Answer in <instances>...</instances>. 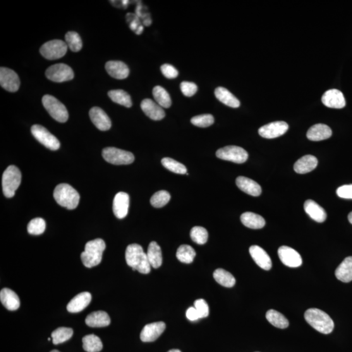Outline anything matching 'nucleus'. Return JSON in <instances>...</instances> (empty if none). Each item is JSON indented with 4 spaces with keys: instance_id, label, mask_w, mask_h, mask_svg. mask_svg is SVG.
I'll return each instance as SVG.
<instances>
[{
    "instance_id": "obj_1",
    "label": "nucleus",
    "mask_w": 352,
    "mask_h": 352,
    "mask_svg": "<svg viewBox=\"0 0 352 352\" xmlns=\"http://www.w3.org/2000/svg\"><path fill=\"white\" fill-rule=\"evenodd\" d=\"M126 260L129 266L133 268V271H138L142 274H148L150 272L151 265L147 254L144 253L140 245L131 244L127 247Z\"/></svg>"
},
{
    "instance_id": "obj_2",
    "label": "nucleus",
    "mask_w": 352,
    "mask_h": 352,
    "mask_svg": "<svg viewBox=\"0 0 352 352\" xmlns=\"http://www.w3.org/2000/svg\"><path fill=\"white\" fill-rule=\"evenodd\" d=\"M308 324L314 329L323 334H329L334 331L335 324L329 316L318 308H309L305 313Z\"/></svg>"
},
{
    "instance_id": "obj_3",
    "label": "nucleus",
    "mask_w": 352,
    "mask_h": 352,
    "mask_svg": "<svg viewBox=\"0 0 352 352\" xmlns=\"http://www.w3.org/2000/svg\"><path fill=\"white\" fill-rule=\"evenodd\" d=\"M105 248L106 244L102 239L88 241L86 244L85 251L81 254V259L85 266L92 268L99 265L101 262Z\"/></svg>"
},
{
    "instance_id": "obj_4",
    "label": "nucleus",
    "mask_w": 352,
    "mask_h": 352,
    "mask_svg": "<svg viewBox=\"0 0 352 352\" xmlns=\"http://www.w3.org/2000/svg\"><path fill=\"white\" fill-rule=\"evenodd\" d=\"M54 198L61 206L68 210H74L77 208L80 195L73 187L66 183H61L54 189Z\"/></svg>"
},
{
    "instance_id": "obj_5",
    "label": "nucleus",
    "mask_w": 352,
    "mask_h": 352,
    "mask_svg": "<svg viewBox=\"0 0 352 352\" xmlns=\"http://www.w3.org/2000/svg\"><path fill=\"white\" fill-rule=\"evenodd\" d=\"M21 179V172L17 167L11 165L7 168L2 176V188L6 197H13L20 185Z\"/></svg>"
},
{
    "instance_id": "obj_6",
    "label": "nucleus",
    "mask_w": 352,
    "mask_h": 352,
    "mask_svg": "<svg viewBox=\"0 0 352 352\" xmlns=\"http://www.w3.org/2000/svg\"><path fill=\"white\" fill-rule=\"evenodd\" d=\"M42 102L45 109L55 120L65 123L68 120L69 114L68 110L59 100L52 95H46L43 96Z\"/></svg>"
},
{
    "instance_id": "obj_7",
    "label": "nucleus",
    "mask_w": 352,
    "mask_h": 352,
    "mask_svg": "<svg viewBox=\"0 0 352 352\" xmlns=\"http://www.w3.org/2000/svg\"><path fill=\"white\" fill-rule=\"evenodd\" d=\"M102 157L107 162L115 165L129 164L135 160L133 153L112 147L102 150Z\"/></svg>"
},
{
    "instance_id": "obj_8",
    "label": "nucleus",
    "mask_w": 352,
    "mask_h": 352,
    "mask_svg": "<svg viewBox=\"0 0 352 352\" xmlns=\"http://www.w3.org/2000/svg\"><path fill=\"white\" fill-rule=\"evenodd\" d=\"M66 43L61 40L55 39L45 43L40 49L42 56L49 60H55L64 57L68 51Z\"/></svg>"
},
{
    "instance_id": "obj_9",
    "label": "nucleus",
    "mask_w": 352,
    "mask_h": 352,
    "mask_svg": "<svg viewBox=\"0 0 352 352\" xmlns=\"http://www.w3.org/2000/svg\"><path fill=\"white\" fill-rule=\"evenodd\" d=\"M216 156L222 160L242 164L248 159L249 155L243 148L239 146H229L217 150Z\"/></svg>"
},
{
    "instance_id": "obj_10",
    "label": "nucleus",
    "mask_w": 352,
    "mask_h": 352,
    "mask_svg": "<svg viewBox=\"0 0 352 352\" xmlns=\"http://www.w3.org/2000/svg\"><path fill=\"white\" fill-rule=\"evenodd\" d=\"M31 131L36 140L51 150H57L60 147V142L56 136L50 133L44 127L39 125H34L31 128Z\"/></svg>"
},
{
    "instance_id": "obj_11",
    "label": "nucleus",
    "mask_w": 352,
    "mask_h": 352,
    "mask_svg": "<svg viewBox=\"0 0 352 352\" xmlns=\"http://www.w3.org/2000/svg\"><path fill=\"white\" fill-rule=\"evenodd\" d=\"M45 75L55 82H64L73 80L74 72L70 67L64 64L53 65L47 69Z\"/></svg>"
},
{
    "instance_id": "obj_12",
    "label": "nucleus",
    "mask_w": 352,
    "mask_h": 352,
    "mask_svg": "<svg viewBox=\"0 0 352 352\" xmlns=\"http://www.w3.org/2000/svg\"><path fill=\"white\" fill-rule=\"evenodd\" d=\"M0 85L9 92H16L20 88V79L15 72L2 67L0 69Z\"/></svg>"
},
{
    "instance_id": "obj_13",
    "label": "nucleus",
    "mask_w": 352,
    "mask_h": 352,
    "mask_svg": "<svg viewBox=\"0 0 352 352\" xmlns=\"http://www.w3.org/2000/svg\"><path fill=\"white\" fill-rule=\"evenodd\" d=\"M278 255L283 264L289 267H298L302 264V258L294 249L282 246L278 250Z\"/></svg>"
},
{
    "instance_id": "obj_14",
    "label": "nucleus",
    "mask_w": 352,
    "mask_h": 352,
    "mask_svg": "<svg viewBox=\"0 0 352 352\" xmlns=\"http://www.w3.org/2000/svg\"><path fill=\"white\" fill-rule=\"evenodd\" d=\"M288 125L284 121H275L263 126L258 130V133L263 138L272 139L279 137L286 133Z\"/></svg>"
},
{
    "instance_id": "obj_15",
    "label": "nucleus",
    "mask_w": 352,
    "mask_h": 352,
    "mask_svg": "<svg viewBox=\"0 0 352 352\" xmlns=\"http://www.w3.org/2000/svg\"><path fill=\"white\" fill-rule=\"evenodd\" d=\"M323 104L331 109H341L346 106L343 93L336 89L327 90L322 97Z\"/></svg>"
},
{
    "instance_id": "obj_16",
    "label": "nucleus",
    "mask_w": 352,
    "mask_h": 352,
    "mask_svg": "<svg viewBox=\"0 0 352 352\" xmlns=\"http://www.w3.org/2000/svg\"><path fill=\"white\" fill-rule=\"evenodd\" d=\"M166 329V324L162 322L152 323L145 325L140 334L141 341L150 342L156 341Z\"/></svg>"
},
{
    "instance_id": "obj_17",
    "label": "nucleus",
    "mask_w": 352,
    "mask_h": 352,
    "mask_svg": "<svg viewBox=\"0 0 352 352\" xmlns=\"http://www.w3.org/2000/svg\"><path fill=\"white\" fill-rule=\"evenodd\" d=\"M90 117L93 123L99 130L105 131L111 129L112 126L111 119L108 116L106 112L100 108L93 107L90 111Z\"/></svg>"
},
{
    "instance_id": "obj_18",
    "label": "nucleus",
    "mask_w": 352,
    "mask_h": 352,
    "mask_svg": "<svg viewBox=\"0 0 352 352\" xmlns=\"http://www.w3.org/2000/svg\"><path fill=\"white\" fill-rule=\"evenodd\" d=\"M249 253L258 266L266 271L272 269V260L268 254L262 247L258 245L251 246L249 249Z\"/></svg>"
},
{
    "instance_id": "obj_19",
    "label": "nucleus",
    "mask_w": 352,
    "mask_h": 352,
    "mask_svg": "<svg viewBox=\"0 0 352 352\" xmlns=\"http://www.w3.org/2000/svg\"><path fill=\"white\" fill-rule=\"evenodd\" d=\"M129 196L128 193L119 192L115 196L113 212L117 219H122L128 214Z\"/></svg>"
},
{
    "instance_id": "obj_20",
    "label": "nucleus",
    "mask_w": 352,
    "mask_h": 352,
    "mask_svg": "<svg viewBox=\"0 0 352 352\" xmlns=\"http://www.w3.org/2000/svg\"><path fill=\"white\" fill-rule=\"evenodd\" d=\"M141 109L148 117L153 120L159 121L163 119L165 112L162 108L150 99H146L141 102Z\"/></svg>"
},
{
    "instance_id": "obj_21",
    "label": "nucleus",
    "mask_w": 352,
    "mask_h": 352,
    "mask_svg": "<svg viewBox=\"0 0 352 352\" xmlns=\"http://www.w3.org/2000/svg\"><path fill=\"white\" fill-rule=\"evenodd\" d=\"M91 301L92 294L88 292H82L71 299L67 306V309L71 313H80L89 305Z\"/></svg>"
},
{
    "instance_id": "obj_22",
    "label": "nucleus",
    "mask_w": 352,
    "mask_h": 352,
    "mask_svg": "<svg viewBox=\"0 0 352 352\" xmlns=\"http://www.w3.org/2000/svg\"><path fill=\"white\" fill-rule=\"evenodd\" d=\"M105 69L110 75L118 80L128 78L129 69L127 65L120 61H109L105 65Z\"/></svg>"
},
{
    "instance_id": "obj_23",
    "label": "nucleus",
    "mask_w": 352,
    "mask_h": 352,
    "mask_svg": "<svg viewBox=\"0 0 352 352\" xmlns=\"http://www.w3.org/2000/svg\"><path fill=\"white\" fill-rule=\"evenodd\" d=\"M332 135L331 128L327 125L318 123L311 127L306 133V137L312 141L326 140Z\"/></svg>"
},
{
    "instance_id": "obj_24",
    "label": "nucleus",
    "mask_w": 352,
    "mask_h": 352,
    "mask_svg": "<svg viewBox=\"0 0 352 352\" xmlns=\"http://www.w3.org/2000/svg\"><path fill=\"white\" fill-rule=\"evenodd\" d=\"M304 210L311 219L318 222H323L326 220L327 214L324 208L313 200H306L304 203Z\"/></svg>"
},
{
    "instance_id": "obj_25",
    "label": "nucleus",
    "mask_w": 352,
    "mask_h": 352,
    "mask_svg": "<svg viewBox=\"0 0 352 352\" xmlns=\"http://www.w3.org/2000/svg\"><path fill=\"white\" fill-rule=\"evenodd\" d=\"M236 185L240 190L251 196H258L262 193L259 184L246 177H238L236 179Z\"/></svg>"
},
{
    "instance_id": "obj_26",
    "label": "nucleus",
    "mask_w": 352,
    "mask_h": 352,
    "mask_svg": "<svg viewBox=\"0 0 352 352\" xmlns=\"http://www.w3.org/2000/svg\"><path fill=\"white\" fill-rule=\"evenodd\" d=\"M0 300L9 310H16L20 307V302L17 294L11 289L4 288L0 292Z\"/></svg>"
},
{
    "instance_id": "obj_27",
    "label": "nucleus",
    "mask_w": 352,
    "mask_h": 352,
    "mask_svg": "<svg viewBox=\"0 0 352 352\" xmlns=\"http://www.w3.org/2000/svg\"><path fill=\"white\" fill-rule=\"evenodd\" d=\"M318 163L317 157L313 155H306L296 162L294 169L298 174H306L315 170L318 166Z\"/></svg>"
},
{
    "instance_id": "obj_28",
    "label": "nucleus",
    "mask_w": 352,
    "mask_h": 352,
    "mask_svg": "<svg viewBox=\"0 0 352 352\" xmlns=\"http://www.w3.org/2000/svg\"><path fill=\"white\" fill-rule=\"evenodd\" d=\"M85 322L86 325L91 327H104L111 324V318L106 312L97 311L90 314Z\"/></svg>"
},
{
    "instance_id": "obj_29",
    "label": "nucleus",
    "mask_w": 352,
    "mask_h": 352,
    "mask_svg": "<svg viewBox=\"0 0 352 352\" xmlns=\"http://www.w3.org/2000/svg\"><path fill=\"white\" fill-rule=\"evenodd\" d=\"M337 279L343 282L352 281V256H349L342 261L335 271Z\"/></svg>"
},
{
    "instance_id": "obj_30",
    "label": "nucleus",
    "mask_w": 352,
    "mask_h": 352,
    "mask_svg": "<svg viewBox=\"0 0 352 352\" xmlns=\"http://www.w3.org/2000/svg\"><path fill=\"white\" fill-rule=\"evenodd\" d=\"M241 221L244 226L251 229H261L265 225V221L262 216L252 212L242 214Z\"/></svg>"
},
{
    "instance_id": "obj_31",
    "label": "nucleus",
    "mask_w": 352,
    "mask_h": 352,
    "mask_svg": "<svg viewBox=\"0 0 352 352\" xmlns=\"http://www.w3.org/2000/svg\"><path fill=\"white\" fill-rule=\"evenodd\" d=\"M215 95L218 100L226 106L231 108H238L240 106V101L226 88H216L215 90Z\"/></svg>"
},
{
    "instance_id": "obj_32",
    "label": "nucleus",
    "mask_w": 352,
    "mask_h": 352,
    "mask_svg": "<svg viewBox=\"0 0 352 352\" xmlns=\"http://www.w3.org/2000/svg\"><path fill=\"white\" fill-rule=\"evenodd\" d=\"M147 256L151 266L155 269L161 266L162 263L161 249L156 242H151L148 246Z\"/></svg>"
},
{
    "instance_id": "obj_33",
    "label": "nucleus",
    "mask_w": 352,
    "mask_h": 352,
    "mask_svg": "<svg viewBox=\"0 0 352 352\" xmlns=\"http://www.w3.org/2000/svg\"><path fill=\"white\" fill-rule=\"evenodd\" d=\"M265 317L271 324L279 329H285L289 326L288 319L282 314L277 310L273 309L268 310Z\"/></svg>"
},
{
    "instance_id": "obj_34",
    "label": "nucleus",
    "mask_w": 352,
    "mask_h": 352,
    "mask_svg": "<svg viewBox=\"0 0 352 352\" xmlns=\"http://www.w3.org/2000/svg\"><path fill=\"white\" fill-rule=\"evenodd\" d=\"M153 95L155 101L162 108L168 109V108L171 107L172 105L171 96H170L167 91L162 86H155L153 90Z\"/></svg>"
},
{
    "instance_id": "obj_35",
    "label": "nucleus",
    "mask_w": 352,
    "mask_h": 352,
    "mask_svg": "<svg viewBox=\"0 0 352 352\" xmlns=\"http://www.w3.org/2000/svg\"><path fill=\"white\" fill-rule=\"evenodd\" d=\"M214 277L218 283L226 288H232L236 284V279L231 273L222 269H217L214 273Z\"/></svg>"
},
{
    "instance_id": "obj_36",
    "label": "nucleus",
    "mask_w": 352,
    "mask_h": 352,
    "mask_svg": "<svg viewBox=\"0 0 352 352\" xmlns=\"http://www.w3.org/2000/svg\"><path fill=\"white\" fill-rule=\"evenodd\" d=\"M83 348L87 352H99L102 349V341L99 337L91 334L82 339Z\"/></svg>"
},
{
    "instance_id": "obj_37",
    "label": "nucleus",
    "mask_w": 352,
    "mask_h": 352,
    "mask_svg": "<svg viewBox=\"0 0 352 352\" xmlns=\"http://www.w3.org/2000/svg\"><path fill=\"white\" fill-rule=\"evenodd\" d=\"M112 101L116 103L121 105L127 108H130L133 105L130 95L128 93L122 90H116L110 91L108 93Z\"/></svg>"
},
{
    "instance_id": "obj_38",
    "label": "nucleus",
    "mask_w": 352,
    "mask_h": 352,
    "mask_svg": "<svg viewBox=\"0 0 352 352\" xmlns=\"http://www.w3.org/2000/svg\"><path fill=\"white\" fill-rule=\"evenodd\" d=\"M73 330L69 327H59L52 332L51 335L54 344L64 343L68 341L73 336Z\"/></svg>"
},
{
    "instance_id": "obj_39",
    "label": "nucleus",
    "mask_w": 352,
    "mask_h": 352,
    "mask_svg": "<svg viewBox=\"0 0 352 352\" xmlns=\"http://www.w3.org/2000/svg\"><path fill=\"white\" fill-rule=\"evenodd\" d=\"M195 251L192 246L183 245L179 246L177 251L176 256L179 261L182 263H191L193 262L196 256Z\"/></svg>"
},
{
    "instance_id": "obj_40",
    "label": "nucleus",
    "mask_w": 352,
    "mask_h": 352,
    "mask_svg": "<svg viewBox=\"0 0 352 352\" xmlns=\"http://www.w3.org/2000/svg\"><path fill=\"white\" fill-rule=\"evenodd\" d=\"M161 163L163 165L165 169L169 170V171L174 172V173L179 174H185L188 173L187 172L188 170H187L185 165L176 161V160L171 159V158H163L161 160Z\"/></svg>"
},
{
    "instance_id": "obj_41",
    "label": "nucleus",
    "mask_w": 352,
    "mask_h": 352,
    "mask_svg": "<svg viewBox=\"0 0 352 352\" xmlns=\"http://www.w3.org/2000/svg\"><path fill=\"white\" fill-rule=\"evenodd\" d=\"M66 44L73 52L80 51L82 48V39L75 32H69L66 35Z\"/></svg>"
},
{
    "instance_id": "obj_42",
    "label": "nucleus",
    "mask_w": 352,
    "mask_h": 352,
    "mask_svg": "<svg viewBox=\"0 0 352 352\" xmlns=\"http://www.w3.org/2000/svg\"><path fill=\"white\" fill-rule=\"evenodd\" d=\"M171 196L166 191H159L151 198V204L154 208H160L164 206L171 200Z\"/></svg>"
},
{
    "instance_id": "obj_43",
    "label": "nucleus",
    "mask_w": 352,
    "mask_h": 352,
    "mask_svg": "<svg viewBox=\"0 0 352 352\" xmlns=\"http://www.w3.org/2000/svg\"><path fill=\"white\" fill-rule=\"evenodd\" d=\"M46 229V222L42 218H35L29 222L28 225V232L29 234L32 235H40L45 231Z\"/></svg>"
},
{
    "instance_id": "obj_44",
    "label": "nucleus",
    "mask_w": 352,
    "mask_h": 352,
    "mask_svg": "<svg viewBox=\"0 0 352 352\" xmlns=\"http://www.w3.org/2000/svg\"><path fill=\"white\" fill-rule=\"evenodd\" d=\"M191 238L196 243L203 245L208 241V232L203 227L195 226L191 230Z\"/></svg>"
},
{
    "instance_id": "obj_45",
    "label": "nucleus",
    "mask_w": 352,
    "mask_h": 352,
    "mask_svg": "<svg viewBox=\"0 0 352 352\" xmlns=\"http://www.w3.org/2000/svg\"><path fill=\"white\" fill-rule=\"evenodd\" d=\"M191 123L199 128H208L214 123V117L211 114H202L193 117Z\"/></svg>"
},
{
    "instance_id": "obj_46",
    "label": "nucleus",
    "mask_w": 352,
    "mask_h": 352,
    "mask_svg": "<svg viewBox=\"0 0 352 352\" xmlns=\"http://www.w3.org/2000/svg\"><path fill=\"white\" fill-rule=\"evenodd\" d=\"M196 310L199 314L200 318H206L209 315V306L206 301L203 299H197L194 303Z\"/></svg>"
},
{
    "instance_id": "obj_47",
    "label": "nucleus",
    "mask_w": 352,
    "mask_h": 352,
    "mask_svg": "<svg viewBox=\"0 0 352 352\" xmlns=\"http://www.w3.org/2000/svg\"><path fill=\"white\" fill-rule=\"evenodd\" d=\"M180 88L182 93L186 97H192L198 90L197 86L195 83L183 82L181 84Z\"/></svg>"
},
{
    "instance_id": "obj_48",
    "label": "nucleus",
    "mask_w": 352,
    "mask_h": 352,
    "mask_svg": "<svg viewBox=\"0 0 352 352\" xmlns=\"http://www.w3.org/2000/svg\"><path fill=\"white\" fill-rule=\"evenodd\" d=\"M162 75L165 77L169 79H173L176 78L178 76V71L174 66L170 64L162 65L160 68Z\"/></svg>"
},
{
    "instance_id": "obj_49",
    "label": "nucleus",
    "mask_w": 352,
    "mask_h": 352,
    "mask_svg": "<svg viewBox=\"0 0 352 352\" xmlns=\"http://www.w3.org/2000/svg\"><path fill=\"white\" fill-rule=\"evenodd\" d=\"M337 194L340 198L352 199V185L340 187L339 188L337 189Z\"/></svg>"
},
{
    "instance_id": "obj_50",
    "label": "nucleus",
    "mask_w": 352,
    "mask_h": 352,
    "mask_svg": "<svg viewBox=\"0 0 352 352\" xmlns=\"http://www.w3.org/2000/svg\"><path fill=\"white\" fill-rule=\"evenodd\" d=\"M186 317L191 321H196L200 318L199 314L196 310L195 306L188 308L186 312Z\"/></svg>"
},
{
    "instance_id": "obj_51",
    "label": "nucleus",
    "mask_w": 352,
    "mask_h": 352,
    "mask_svg": "<svg viewBox=\"0 0 352 352\" xmlns=\"http://www.w3.org/2000/svg\"><path fill=\"white\" fill-rule=\"evenodd\" d=\"M348 221L352 224V212L348 215Z\"/></svg>"
},
{
    "instance_id": "obj_52",
    "label": "nucleus",
    "mask_w": 352,
    "mask_h": 352,
    "mask_svg": "<svg viewBox=\"0 0 352 352\" xmlns=\"http://www.w3.org/2000/svg\"><path fill=\"white\" fill-rule=\"evenodd\" d=\"M168 352H181V351L180 350H179V349H171V350H170Z\"/></svg>"
},
{
    "instance_id": "obj_53",
    "label": "nucleus",
    "mask_w": 352,
    "mask_h": 352,
    "mask_svg": "<svg viewBox=\"0 0 352 352\" xmlns=\"http://www.w3.org/2000/svg\"><path fill=\"white\" fill-rule=\"evenodd\" d=\"M50 352H60V351H59L58 350H57V349H54V350H52V351H50Z\"/></svg>"
},
{
    "instance_id": "obj_54",
    "label": "nucleus",
    "mask_w": 352,
    "mask_h": 352,
    "mask_svg": "<svg viewBox=\"0 0 352 352\" xmlns=\"http://www.w3.org/2000/svg\"><path fill=\"white\" fill-rule=\"evenodd\" d=\"M48 341H50V338L48 339Z\"/></svg>"
},
{
    "instance_id": "obj_55",
    "label": "nucleus",
    "mask_w": 352,
    "mask_h": 352,
    "mask_svg": "<svg viewBox=\"0 0 352 352\" xmlns=\"http://www.w3.org/2000/svg\"><path fill=\"white\" fill-rule=\"evenodd\" d=\"M256 352H258V351H256Z\"/></svg>"
}]
</instances>
